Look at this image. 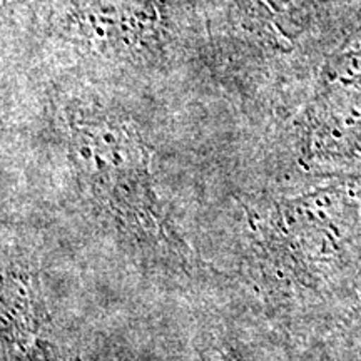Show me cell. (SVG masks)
I'll list each match as a JSON object with an SVG mask.
<instances>
[{"mask_svg":"<svg viewBox=\"0 0 361 361\" xmlns=\"http://www.w3.org/2000/svg\"><path fill=\"white\" fill-rule=\"evenodd\" d=\"M69 154L90 200L119 231L179 255L188 251L157 200L151 149L133 124L102 112L72 116Z\"/></svg>","mask_w":361,"mask_h":361,"instance_id":"1","label":"cell"},{"mask_svg":"<svg viewBox=\"0 0 361 361\" xmlns=\"http://www.w3.org/2000/svg\"><path fill=\"white\" fill-rule=\"evenodd\" d=\"M358 214L350 192L323 189L255 211L252 238L261 258L279 271L328 266L353 238Z\"/></svg>","mask_w":361,"mask_h":361,"instance_id":"2","label":"cell"},{"mask_svg":"<svg viewBox=\"0 0 361 361\" xmlns=\"http://www.w3.org/2000/svg\"><path fill=\"white\" fill-rule=\"evenodd\" d=\"M69 20L75 37L90 49L133 56L159 39L162 11L156 0H78Z\"/></svg>","mask_w":361,"mask_h":361,"instance_id":"4","label":"cell"},{"mask_svg":"<svg viewBox=\"0 0 361 361\" xmlns=\"http://www.w3.org/2000/svg\"><path fill=\"white\" fill-rule=\"evenodd\" d=\"M45 316L34 279L13 274L4 286V346L7 361H61L44 335Z\"/></svg>","mask_w":361,"mask_h":361,"instance_id":"5","label":"cell"},{"mask_svg":"<svg viewBox=\"0 0 361 361\" xmlns=\"http://www.w3.org/2000/svg\"><path fill=\"white\" fill-rule=\"evenodd\" d=\"M306 139L316 156H345L361 144V40L338 49L323 66Z\"/></svg>","mask_w":361,"mask_h":361,"instance_id":"3","label":"cell"}]
</instances>
